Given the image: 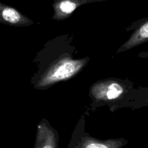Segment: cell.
I'll list each match as a JSON object with an SVG mask.
<instances>
[{"mask_svg": "<svg viewBox=\"0 0 148 148\" xmlns=\"http://www.w3.org/2000/svg\"><path fill=\"white\" fill-rule=\"evenodd\" d=\"M91 1L93 0H57L56 2V10L64 14H69L78 6Z\"/></svg>", "mask_w": 148, "mask_h": 148, "instance_id": "cell-4", "label": "cell"}, {"mask_svg": "<svg viewBox=\"0 0 148 148\" xmlns=\"http://www.w3.org/2000/svg\"><path fill=\"white\" fill-rule=\"evenodd\" d=\"M123 88L116 83H113L107 87L105 92L106 98L108 100L116 99L122 94Z\"/></svg>", "mask_w": 148, "mask_h": 148, "instance_id": "cell-5", "label": "cell"}, {"mask_svg": "<svg viewBox=\"0 0 148 148\" xmlns=\"http://www.w3.org/2000/svg\"><path fill=\"white\" fill-rule=\"evenodd\" d=\"M127 143V140H99L88 135H80L72 139L68 148H121Z\"/></svg>", "mask_w": 148, "mask_h": 148, "instance_id": "cell-1", "label": "cell"}, {"mask_svg": "<svg viewBox=\"0 0 148 148\" xmlns=\"http://www.w3.org/2000/svg\"><path fill=\"white\" fill-rule=\"evenodd\" d=\"M148 23H145L144 24V25H143L141 27V28L140 29V33L141 35V36L143 37V38L144 39H147L148 38Z\"/></svg>", "mask_w": 148, "mask_h": 148, "instance_id": "cell-6", "label": "cell"}, {"mask_svg": "<svg viewBox=\"0 0 148 148\" xmlns=\"http://www.w3.org/2000/svg\"><path fill=\"white\" fill-rule=\"evenodd\" d=\"M78 66V64L75 62H64L51 73L47 80L53 82L69 78L77 71Z\"/></svg>", "mask_w": 148, "mask_h": 148, "instance_id": "cell-3", "label": "cell"}, {"mask_svg": "<svg viewBox=\"0 0 148 148\" xmlns=\"http://www.w3.org/2000/svg\"><path fill=\"white\" fill-rule=\"evenodd\" d=\"M57 133L46 126L38 127L34 148H58Z\"/></svg>", "mask_w": 148, "mask_h": 148, "instance_id": "cell-2", "label": "cell"}]
</instances>
